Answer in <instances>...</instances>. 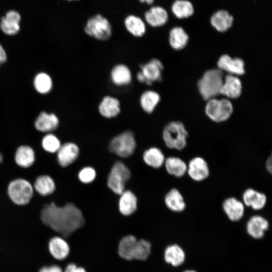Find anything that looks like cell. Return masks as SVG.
Wrapping results in <instances>:
<instances>
[{"label": "cell", "mask_w": 272, "mask_h": 272, "mask_svg": "<svg viewBox=\"0 0 272 272\" xmlns=\"http://www.w3.org/2000/svg\"><path fill=\"white\" fill-rule=\"evenodd\" d=\"M42 222L64 238L70 236L85 224L81 211L74 204L58 206L54 202L46 204L40 213Z\"/></svg>", "instance_id": "obj_1"}, {"label": "cell", "mask_w": 272, "mask_h": 272, "mask_svg": "<svg viewBox=\"0 0 272 272\" xmlns=\"http://www.w3.org/2000/svg\"><path fill=\"white\" fill-rule=\"evenodd\" d=\"M188 132L184 124L179 121L167 123L162 132V138L169 149L182 151L187 145Z\"/></svg>", "instance_id": "obj_2"}, {"label": "cell", "mask_w": 272, "mask_h": 272, "mask_svg": "<svg viewBox=\"0 0 272 272\" xmlns=\"http://www.w3.org/2000/svg\"><path fill=\"white\" fill-rule=\"evenodd\" d=\"M223 81V73L220 69L206 72L198 82V90L203 99L209 100L220 94Z\"/></svg>", "instance_id": "obj_3"}, {"label": "cell", "mask_w": 272, "mask_h": 272, "mask_svg": "<svg viewBox=\"0 0 272 272\" xmlns=\"http://www.w3.org/2000/svg\"><path fill=\"white\" fill-rule=\"evenodd\" d=\"M33 185L24 178H17L10 182L8 186V194L16 205L24 206L31 200L34 193Z\"/></svg>", "instance_id": "obj_4"}, {"label": "cell", "mask_w": 272, "mask_h": 272, "mask_svg": "<svg viewBox=\"0 0 272 272\" xmlns=\"http://www.w3.org/2000/svg\"><path fill=\"white\" fill-rule=\"evenodd\" d=\"M84 30L87 35L101 41L108 40L112 33L110 22L100 14L90 17L87 21Z\"/></svg>", "instance_id": "obj_5"}, {"label": "cell", "mask_w": 272, "mask_h": 272, "mask_svg": "<svg viewBox=\"0 0 272 272\" xmlns=\"http://www.w3.org/2000/svg\"><path fill=\"white\" fill-rule=\"evenodd\" d=\"M136 147L134 135L131 130H125L114 137L109 144L110 152L122 158L131 156Z\"/></svg>", "instance_id": "obj_6"}, {"label": "cell", "mask_w": 272, "mask_h": 272, "mask_svg": "<svg viewBox=\"0 0 272 272\" xmlns=\"http://www.w3.org/2000/svg\"><path fill=\"white\" fill-rule=\"evenodd\" d=\"M130 171L122 162L117 161L112 166L107 178L108 187L120 195L125 190V185L130 177Z\"/></svg>", "instance_id": "obj_7"}, {"label": "cell", "mask_w": 272, "mask_h": 272, "mask_svg": "<svg viewBox=\"0 0 272 272\" xmlns=\"http://www.w3.org/2000/svg\"><path fill=\"white\" fill-rule=\"evenodd\" d=\"M140 70L137 73L139 82L150 86L162 80L163 65L157 58H152L148 62L140 65Z\"/></svg>", "instance_id": "obj_8"}, {"label": "cell", "mask_w": 272, "mask_h": 272, "mask_svg": "<svg viewBox=\"0 0 272 272\" xmlns=\"http://www.w3.org/2000/svg\"><path fill=\"white\" fill-rule=\"evenodd\" d=\"M233 112L231 102L226 99L220 100L212 98L208 100L206 106V113L213 121L222 122L228 119Z\"/></svg>", "instance_id": "obj_9"}, {"label": "cell", "mask_w": 272, "mask_h": 272, "mask_svg": "<svg viewBox=\"0 0 272 272\" xmlns=\"http://www.w3.org/2000/svg\"><path fill=\"white\" fill-rule=\"evenodd\" d=\"M186 174L195 182H201L207 179L210 174L207 161L200 156L191 158L187 163Z\"/></svg>", "instance_id": "obj_10"}, {"label": "cell", "mask_w": 272, "mask_h": 272, "mask_svg": "<svg viewBox=\"0 0 272 272\" xmlns=\"http://www.w3.org/2000/svg\"><path fill=\"white\" fill-rule=\"evenodd\" d=\"M241 200L245 207L254 211H260L266 205L267 197L264 193L249 187L243 192Z\"/></svg>", "instance_id": "obj_11"}, {"label": "cell", "mask_w": 272, "mask_h": 272, "mask_svg": "<svg viewBox=\"0 0 272 272\" xmlns=\"http://www.w3.org/2000/svg\"><path fill=\"white\" fill-rule=\"evenodd\" d=\"M222 207L229 220L232 222H237L242 219L246 208L242 200L234 196L225 198Z\"/></svg>", "instance_id": "obj_12"}, {"label": "cell", "mask_w": 272, "mask_h": 272, "mask_svg": "<svg viewBox=\"0 0 272 272\" xmlns=\"http://www.w3.org/2000/svg\"><path fill=\"white\" fill-rule=\"evenodd\" d=\"M269 226V222L266 218L259 215H254L250 217L247 222L246 229L249 236L259 239L264 236Z\"/></svg>", "instance_id": "obj_13"}, {"label": "cell", "mask_w": 272, "mask_h": 272, "mask_svg": "<svg viewBox=\"0 0 272 272\" xmlns=\"http://www.w3.org/2000/svg\"><path fill=\"white\" fill-rule=\"evenodd\" d=\"M56 153L59 165L65 167L77 160L79 155V149L76 144L67 142L61 145Z\"/></svg>", "instance_id": "obj_14"}, {"label": "cell", "mask_w": 272, "mask_h": 272, "mask_svg": "<svg viewBox=\"0 0 272 272\" xmlns=\"http://www.w3.org/2000/svg\"><path fill=\"white\" fill-rule=\"evenodd\" d=\"M98 109L99 114L104 118H114L121 112L120 102L118 98L106 95L100 101Z\"/></svg>", "instance_id": "obj_15"}, {"label": "cell", "mask_w": 272, "mask_h": 272, "mask_svg": "<svg viewBox=\"0 0 272 272\" xmlns=\"http://www.w3.org/2000/svg\"><path fill=\"white\" fill-rule=\"evenodd\" d=\"M110 76L111 82L118 87L127 86L132 80L131 71L123 63L115 65L111 70Z\"/></svg>", "instance_id": "obj_16"}, {"label": "cell", "mask_w": 272, "mask_h": 272, "mask_svg": "<svg viewBox=\"0 0 272 272\" xmlns=\"http://www.w3.org/2000/svg\"><path fill=\"white\" fill-rule=\"evenodd\" d=\"M219 69L232 75H241L244 73V62L239 58H232L228 55H222L218 61Z\"/></svg>", "instance_id": "obj_17"}, {"label": "cell", "mask_w": 272, "mask_h": 272, "mask_svg": "<svg viewBox=\"0 0 272 272\" xmlns=\"http://www.w3.org/2000/svg\"><path fill=\"white\" fill-rule=\"evenodd\" d=\"M21 15L15 10H10L7 12L5 17L1 19L0 28L6 34L14 35L20 30Z\"/></svg>", "instance_id": "obj_18"}, {"label": "cell", "mask_w": 272, "mask_h": 272, "mask_svg": "<svg viewBox=\"0 0 272 272\" xmlns=\"http://www.w3.org/2000/svg\"><path fill=\"white\" fill-rule=\"evenodd\" d=\"M164 203L169 210L175 213L182 212L186 208L183 195L176 188H172L167 192L164 197Z\"/></svg>", "instance_id": "obj_19"}, {"label": "cell", "mask_w": 272, "mask_h": 272, "mask_svg": "<svg viewBox=\"0 0 272 272\" xmlns=\"http://www.w3.org/2000/svg\"><path fill=\"white\" fill-rule=\"evenodd\" d=\"M34 125L37 130L49 133L58 127L59 119L53 113L42 112L36 119Z\"/></svg>", "instance_id": "obj_20"}, {"label": "cell", "mask_w": 272, "mask_h": 272, "mask_svg": "<svg viewBox=\"0 0 272 272\" xmlns=\"http://www.w3.org/2000/svg\"><path fill=\"white\" fill-rule=\"evenodd\" d=\"M138 199L130 190H124L120 194L118 208L123 216H128L133 214L137 209Z\"/></svg>", "instance_id": "obj_21"}, {"label": "cell", "mask_w": 272, "mask_h": 272, "mask_svg": "<svg viewBox=\"0 0 272 272\" xmlns=\"http://www.w3.org/2000/svg\"><path fill=\"white\" fill-rule=\"evenodd\" d=\"M164 166L167 172L175 177L181 178L186 174L187 164L180 157L170 156L166 158Z\"/></svg>", "instance_id": "obj_22"}, {"label": "cell", "mask_w": 272, "mask_h": 272, "mask_svg": "<svg viewBox=\"0 0 272 272\" xmlns=\"http://www.w3.org/2000/svg\"><path fill=\"white\" fill-rule=\"evenodd\" d=\"M146 22L153 27H161L165 25L168 20V13L162 7H151L144 15Z\"/></svg>", "instance_id": "obj_23"}, {"label": "cell", "mask_w": 272, "mask_h": 272, "mask_svg": "<svg viewBox=\"0 0 272 272\" xmlns=\"http://www.w3.org/2000/svg\"><path fill=\"white\" fill-rule=\"evenodd\" d=\"M241 91V83L237 77L228 75L224 78L220 94L229 98H236L240 95Z\"/></svg>", "instance_id": "obj_24"}, {"label": "cell", "mask_w": 272, "mask_h": 272, "mask_svg": "<svg viewBox=\"0 0 272 272\" xmlns=\"http://www.w3.org/2000/svg\"><path fill=\"white\" fill-rule=\"evenodd\" d=\"M138 239L132 235L123 237L119 241L117 252L123 259L131 261L133 259V255Z\"/></svg>", "instance_id": "obj_25"}, {"label": "cell", "mask_w": 272, "mask_h": 272, "mask_svg": "<svg viewBox=\"0 0 272 272\" xmlns=\"http://www.w3.org/2000/svg\"><path fill=\"white\" fill-rule=\"evenodd\" d=\"M35 161V154L33 149L28 145H21L16 150L15 161L19 167L24 168L30 167Z\"/></svg>", "instance_id": "obj_26"}, {"label": "cell", "mask_w": 272, "mask_h": 272, "mask_svg": "<svg viewBox=\"0 0 272 272\" xmlns=\"http://www.w3.org/2000/svg\"><path fill=\"white\" fill-rule=\"evenodd\" d=\"M124 24L126 30L134 37H141L146 33V24L141 18L137 16H127L124 19Z\"/></svg>", "instance_id": "obj_27"}, {"label": "cell", "mask_w": 272, "mask_h": 272, "mask_svg": "<svg viewBox=\"0 0 272 272\" xmlns=\"http://www.w3.org/2000/svg\"><path fill=\"white\" fill-rule=\"evenodd\" d=\"M160 99V96L156 91L147 90L140 97V105L145 112L151 114L155 110Z\"/></svg>", "instance_id": "obj_28"}, {"label": "cell", "mask_w": 272, "mask_h": 272, "mask_svg": "<svg viewBox=\"0 0 272 272\" xmlns=\"http://www.w3.org/2000/svg\"><path fill=\"white\" fill-rule=\"evenodd\" d=\"M49 249L52 256L58 260L65 259L70 251L67 242L60 237H55L50 239Z\"/></svg>", "instance_id": "obj_29"}, {"label": "cell", "mask_w": 272, "mask_h": 272, "mask_svg": "<svg viewBox=\"0 0 272 272\" xmlns=\"http://www.w3.org/2000/svg\"><path fill=\"white\" fill-rule=\"evenodd\" d=\"M164 260L173 266H178L184 261L185 254L183 249L177 244L170 245L166 247L164 254Z\"/></svg>", "instance_id": "obj_30"}, {"label": "cell", "mask_w": 272, "mask_h": 272, "mask_svg": "<svg viewBox=\"0 0 272 272\" xmlns=\"http://www.w3.org/2000/svg\"><path fill=\"white\" fill-rule=\"evenodd\" d=\"M33 186L34 189L42 196H47L52 194L56 188L54 180L48 175L38 176Z\"/></svg>", "instance_id": "obj_31"}, {"label": "cell", "mask_w": 272, "mask_h": 272, "mask_svg": "<svg viewBox=\"0 0 272 272\" xmlns=\"http://www.w3.org/2000/svg\"><path fill=\"white\" fill-rule=\"evenodd\" d=\"M165 157L162 150L157 147H152L146 150L143 154V160L148 166L158 169L164 165Z\"/></svg>", "instance_id": "obj_32"}, {"label": "cell", "mask_w": 272, "mask_h": 272, "mask_svg": "<svg viewBox=\"0 0 272 272\" xmlns=\"http://www.w3.org/2000/svg\"><path fill=\"white\" fill-rule=\"evenodd\" d=\"M233 18L227 11H219L212 17L211 22L213 26L220 32L227 31L231 27Z\"/></svg>", "instance_id": "obj_33"}, {"label": "cell", "mask_w": 272, "mask_h": 272, "mask_svg": "<svg viewBox=\"0 0 272 272\" xmlns=\"http://www.w3.org/2000/svg\"><path fill=\"white\" fill-rule=\"evenodd\" d=\"M188 37L181 27H176L172 29L169 33V43L176 50L184 48L188 41Z\"/></svg>", "instance_id": "obj_34"}, {"label": "cell", "mask_w": 272, "mask_h": 272, "mask_svg": "<svg viewBox=\"0 0 272 272\" xmlns=\"http://www.w3.org/2000/svg\"><path fill=\"white\" fill-rule=\"evenodd\" d=\"M172 11L178 18H187L193 13V8L190 2L186 0H177L172 6Z\"/></svg>", "instance_id": "obj_35"}, {"label": "cell", "mask_w": 272, "mask_h": 272, "mask_svg": "<svg viewBox=\"0 0 272 272\" xmlns=\"http://www.w3.org/2000/svg\"><path fill=\"white\" fill-rule=\"evenodd\" d=\"M34 85L36 91L40 94H47L51 90L52 82L50 76L46 73H41L35 77Z\"/></svg>", "instance_id": "obj_36"}, {"label": "cell", "mask_w": 272, "mask_h": 272, "mask_svg": "<svg viewBox=\"0 0 272 272\" xmlns=\"http://www.w3.org/2000/svg\"><path fill=\"white\" fill-rule=\"evenodd\" d=\"M151 243L145 239L138 240L134 255L133 259L144 261L148 259L151 252Z\"/></svg>", "instance_id": "obj_37"}, {"label": "cell", "mask_w": 272, "mask_h": 272, "mask_svg": "<svg viewBox=\"0 0 272 272\" xmlns=\"http://www.w3.org/2000/svg\"><path fill=\"white\" fill-rule=\"evenodd\" d=\"M41 145L46 152L54 153L58 151L61 145L56 136L52 133H48L43 138Z\"/></svg>", "instance_id": "obj_38"}, {"label": "cell", "mask_w": 272, "mask_h": 272, "mask_svg": "<svg viewBox=\"0 0 272 272\" xmlns=\"http://www.w3.org/2000/svg\"><path fill=\"white\" fill-rule=\"evenodd\" d=\"M96 176L95 170L91 167H85L79 172L78 178L84 183H90L93 182Z\"/></svg>", "instance_id": "obj_39"}, {"label": "cell", "mask_w": 272, "mask_h": 272, "mask_svg": "<svg viewBox=\"0 0 272 272\" xmlns=\"http://www.w3.org/2000/svg\"><path fill=\"white\" fill-rule=\"evenodd\" d=\"M64 272H87L83 267L77 266L75 263H70L66 267Z\"/></svg>", "instance_id": "obj_40"}, {"label": "cell", "mask_w": 272, "mask_h": 272, "mask_svg": "<svg viewBox=\"0 0 272 272\" xmlns=\"http://www.w3.org/2000/svg\"><path fill=\"white\" fill-rule=\"evenodd\" d=\"M39 272H62L61 268L55 265L42 267Z\"/></svg>", "instance_id": "obj_41"}, {"label": "cell", "mask_w": 272, "mask_h": 272, "mask_svg": "<svg viewBox=\"0 0 272 272\" xmlns=\"http://www.w3.org/2000/svg\"><path fill=\"white\" fill-rule=\"evenodd\" d=\"M265 167L266 171L269 173L271 174L272 172V158L271 156L270 155L268 157L265 163Z\"/></svg>", "instance_id": "obj_42"}, {"label": "cell", "mask_w": 272, "mask_h": 272, "mask_svg": "<svg viewBox=\"0 0 272 272\" xmlns=\"http://www.w3.org/2000/svg\"><path fill=\"white\" fill-rule=\"evenodd\" d=\"M7 60V55L6 52L0 44V65H1L3 63H4Z\"/></svg>", "instance_id": "obj_43"}, {"label": "cell", "mask_w": 272, "mask_h": 272, "mask_svg": "<svg viewBox=\"0 0 272 272\" xmlns=\"http://www.w3.org/2000/svg\"><path fill=\"white\" fill-rule=\"evenodd\" d=\"M142 3H146L149 5H151L153 3L154 0H139Z\"/></svg>", "instance_id": "obj_44"}, {"label": "cell", "mask_w": 272, "mask_h": 272, "mask_svg": "<svg viewBox=\"0 0 272 272\" xmlns=\"http://www.w3.org/2000/svg\"><path fill=\"white\" fill-rule=\"evenodd\" d=\"M183 272H196V271L194 270H186L184 271Z\"/></svg>", "instance_id": "obj_45"}, {"label": "cell", "mask_w": 272, "mask_h": 272, "mask_svg": "<svg viewBox=\"0 0 272 272\" xmlns=\"http://www.w3.org/2000/svg\"><path fill=\"white\" fill-rule=\"evenodd\" d=\"M3 158L2 154L0 153V163L3 161Z\"/></svg>", "instance_id": "obj_46"}, {"label": "cell", "mask_w": 272, "mask_h": 272, "mask_svg": "<svg viewBox=\"0 0 272 272\" xmlns=\"http://www.w3.org/2000/svg\"><path fill=\"white\" fill-rule=\"evenodd\" d=\"M67 1H79V0H67Z\"/></svg>", "instance_id": "obj_47"}]
</instances>
